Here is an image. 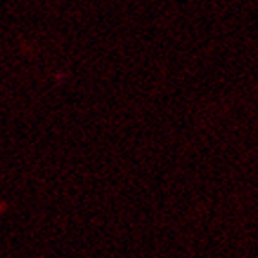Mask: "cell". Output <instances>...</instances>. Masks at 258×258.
Returning <instances> with one entry per match:
<instances>
[]
</instances>
